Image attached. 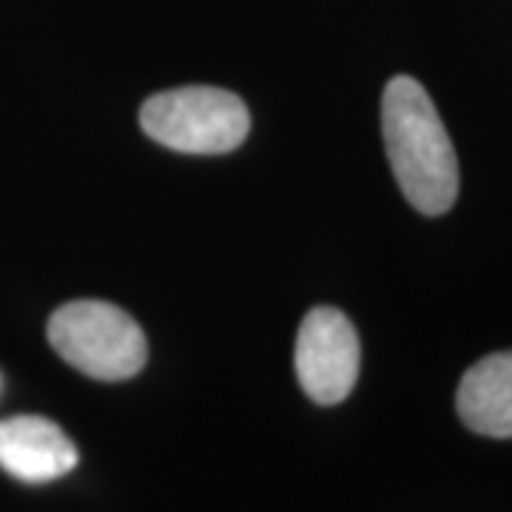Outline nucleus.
I'll return each instance as SVG.
<instances>
[{"mask_svg":"<svg viewBox=\"0 0 512 512\" xmlns=\"http://www.w3.org/2000/svg\"><path fill=\"white\" fill-rule=\"evenodd\" d=\"M382 134L407 202L427 217L447 214L458 197V157L419 80L399 74L384 86Z\"/></svg>","mask_w":512,"mask_h":512,"instance_id":"nucleus-1","label":"nucleus"},{"mask_svg":"<svg viewBox=\"0 0 512 512\" xmlns=\"http://www.w3.org/2000/svg\"><path fill=\"white\" fill-rule=\"evenodd\" d=\"M49 342L74 370L100 382L131 379L148 359L143 328L103 299H77L57 308L49 319Z\"/></svg>","mask_w":512,"mask_h":512,"instance_id":"nucleus-2","label":"nucleus"},{"mask_svg":"<svg viewBox=\"0 0 512 512\" xmlns=\"http://www.w3.org/2000/svg\"><path fill=\"white\" fill-rule=\"evenodd\" d=\"M140 126L160 146L183 154H225L248 137L251 114L237 94L185 86L154 94L140 111Z\"/></svg>","mask_w":512,"mask_h":512,"instance_id":"nucleus-3","label":"nucleus"},{"mask_svg":"<svg viewBox=\"0 0 512 512\" xmlns=\"http://www.w3.org/2000/svg\"><path fill=\"white\" fill-rule=\"evenodd\" d=\"M362 348L348 316L336 308H313L296 336V376L316 404H339L359 379Z\"/></svg>","mask_w":512,"mask_h":512,"instance_id":"nucleus-4","label":"nucleus"},{"mask_svg":"<svg viewBox=\"0 0 512 512\" xmlns=\"http://www.w3.org/2000/svg\"><path fill=\"white\" fill-rule=\"evenodd\" d=\"M77 467L74 441L43 416L0 421V470L26 484H49Z\"/></svg>","mask_w":512,"mask_h":512,"instance_id":"nucleus-5","label":"nucleus"},{"mask_svg":"<svg viewBox=\"0 0 512 512\" xmlns=\"http://www.w3.org/2000/svg\"><path fill=\"white\" fill-rule=\"evenodd\" d=\"M456 410L478 436L512 439V350L484 356L461 376Z\"/></svg>","mask_w":512,"mask_h":512,"instance_id":"nucleus-6","label":"nucleus"},{"mask_svg":"<svg viewBox=\"0 0 512 512\" xmlns=\"http://www.w3.org/2000/svg\"><path fill=\"white\" fill-rule=\"evenodd\" d=\"M0 390H3V379H0Z\"/></svg>","mask_w":512,"mask_h":512,"instance_id":"nucleus-7","label":"nucleus"}]
</instances>
